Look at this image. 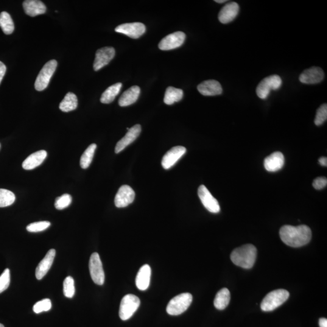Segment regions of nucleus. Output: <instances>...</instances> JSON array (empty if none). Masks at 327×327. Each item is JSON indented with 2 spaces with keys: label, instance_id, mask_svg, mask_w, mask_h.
Returning <instances> with one entry per match:
<instances>
[{
  "label": "nucleus",
  "instance_id": "obj_19",
  "mask_svg": "<svg viewBox=\"0 0 327 327\" xmlns=\"http://www.w3.org/2000/svg\"><path fill=\"white\" fill-rule=\"evenodd\" d=\"M198 91L204 96H216L222 93V88L220 84L216 80H206L200 84Z\"/></svg>",
  "mask_w": 327,
  "mask_h": 327
},
{
  "label": "nucleus",
  "instance_id": "obj_13",
  "mask_svg": "<svg viewBox=\"0 0 327 327\" xmlns=\"http://www.w3.org/2000/svg\"><path fill=\"white\" fill-rule=\"evenodd\" d=\"M145 26L141 23H125L119 25L115 29V32L122 33L128 37L139 38L145 32Z\"/></svg>",
  "mask_w": 327,
  "mask_h": 327
},
{
  "label": "nucleus",
  "instance_id": "obj_15",
  "mask_svg": "<svg viewBox=\"0 0 327 327\" xmlns=\"http://www.w3.org/2000/svg\"><path fill=\"white\" fill-rule=\"evenodd\" d=\"M324 72L323 70L318 67L305 70L300 76V82L307 85H315L320 83L324 80Z\"/></svg>",
  "mask_w": 327,
  "mask_h": 327
},
{
  "label": "nucleus",
  "instance_id": "obj_8",
  "mask_svg": "<svg viewBox=\"0 0 327 327\" xmlns=\"http://www.w3.org/2000/svg\"><path fill=\"white\" fill-rule=\"evenodd\" d=\"M89 270L92 280L95 283L102 286L105 283V274L99 253H94L92 254L89 261Z\"/></svg>",
  "mask_w": 327,
  "mask_h": 327
},
{
  "label": "nucleus",
  "instance_id": "obj_17",
  "mask_svg": "<svg viewBox=\"0 0 327 327\" xmlns=\"http://www.w3.org/2000/svg\"><path fill=\"white\" fill-rule=\"evenodd\" d=\"M141 132V127L139 124L134 125L128 130V132L123 138L118 142L115 147V153H119L125 149L128 145L136 140Z\"/></svg>",
  "mask_w": 327,
  "mask_h": 327
},
{
  "label": "nucleus",
  "instance_id": "obj_1",
  "mask_svg": "<svg viewBox=\"0 0 327 327\" xmlns=\"http://www.w3.org/2000/svg\"><path fill=\"white\" fill-rule=\"evenodd\" d=\"M281 239L292 247H300L308 244L312 239L311 229L306 225H284L279 231Z\"/></svg>",
  "mask_w": 327,
  "mask_h": 327
},
{
  "label": "nucleus",
  "instance_id": "obj_38",
  "mask_svg": "<svg viewBox=\"0 0 327 327\" xmlns=\"http://www.w3.org/2000/svg\"><path fill=\"white\" fill-rule=\"evenodd\" d=\"M327 185V179L326 177H319L314 181L313 186L317 190L325 188Z\"/></svg>",
  "mask_w": 327,
  "mask_h": 327
},
{
  "label": "nucleus",
  "instance_id": "obj_20",
  "mask_svg": "<svg viewBox=\"0 0 327 327\" xmlns=\"http://www.w3.org/2000/svg\"><path fill=\"white\" fill-rule=\"evenodd\" d=\"M55 254L56 251L54 249L50 250L43 259L41 260L40 264L36 268L35 276L38 280L43 279L49 272L53 262H54Z\"/></svg>",
  "mask_w": 327,
  "mask_h": 327
},
{
  "label": "nucleus",
  "instance_id": "obj_39",
  "mask_svg": "<svg viewBox=\"0 0 327 327\" xmlns=\"http://www.w3.org/2000/svg\"><path fill=\"white\" fill-rule=\"evenodd\" d=\"M6 72V67L5 64L0 61V84H1L2 78H3L4 75Z\"/></svg>",
  "mask_w": 327,
  "mask_h": 327
},
{
  "label": "nucleus",
  "instance_id": "obj_27",
  "mask_svg": "<svg viewBox=\"0 0 327 327\" xmlns=\"http://www.w3.org/2000/svg\"><path fill=\"white\" fill-rule=\"evenodd\" d=\"M183 91L181 89L169 87L165 93L164 102L167 105H172L180 102L183 99Z\"/></svg>",
  "mask_w": 327,
  "mask_h": 327
},
{
  "label": "nucleus",
  "instance_id": "obj_10",
  "mask_svg": "<svg viewBox=\"0 0 327 327\" xmlns=\"http://www.w3.org/2000/svg\"><path fill=\"white\" fill-rule=\"evenodd\" d=\"M186 34L183 32H176L164 37L159 43V48L162 50H170L180 47L186 40Z\"/></svg>",
  "mask_w": 327,
  "mask_h": 327
},
{
  "label": "nucleus",
  "instance_id": "obj_3",
  "mask_svg": "<svg viewBox=\"0 0 327 327\" xmlns=\"http://www.w3.org/2000/svg\"><path fill=\"white\" fill-rule=\"evenodd\" d=\"M290 296L288 291L279 289L268 293L262 300L261 308L264 312H272L283 304Z\"/></svg>",
  "mask_w": 327,
  "mask_h": 327
},
{
  "label": "nucleus",
  "instance_id": "obj_21",
  "mask_svg": "<svg viewBox=\"0 0 327 327\" xmlns=\"http://www.w3.org/2000/svg\"><path fill=\"white\" fill-rule=\"evenodd\" d=\"M47 153L46 150H42L32 153L25 159L22 166L25 170H30L36 168L43 163L47 157Z\"/></svg>",
  "mask_w": 327,
  "mask_h": 327
},
{
  "label": "nucleus",
  "instance_id": "obj_24",
  "mask_svg": "<svg viewBox=\"0 0 327 327\" xmlns=\"http://www.w3.org/2000/svg\"><path fill=\"white\" fill-rule=\"evenodd\" d=\"M140 88L138 86L131 87L122 94L119 100V105L121 107H126L135 103L138 99L140 94Z\"/></svg>",
  "mask_w": 327,
  "mask_h": 327
},
{
  "label": "nucleus",
  "instance_id": "obj_42",
  "mask_svg": "<svg viewBox=\"0 0 327 327\" xmlns=\"http://www.w3.org/2000/svg\"><path fill=\"white\" fill-rule=\"evenodd\" d=\"M215 2H218V3H223V2H227V0H216Z\"/></svg>",
  "mask_w": 327,
  "mask_h": 327
},
{
  "label": "nucleus",
  "instance_id": "obj_41",
  "mask_svg": "<svg viewBox=\"0 0 327 327\" xmlns=\"http://www.w3.org/2000/svg\"><path fill=\"white\" fill-rule=\"evenodd\" d=\"M319 163L321 166L324 167L327 166V158L326 157H321L319 159Z\"/></svg>",
  "mask_w": 327,
  "mask_h": 327
},
{
  "label": "nucleus",
  "instance_id": "obj_25",
  "mask_svg": "<svg viewBox=\"0 0 327 327\" xmlns=\"http://www.w3.org/2000/svg\"><path fill=\"white\" fill-rule=\"evenodd\" d=\"M230 301V293L226 288L219 291L214 300V306L218 310H224Z\"/></svg>",
  "mask_w": 327,
  "mask_h": 327
},
{
  "label": "nucleus",
  "instance_id": "obj_6",
  "mask_svg": "<svg viewBox=\"0 0 327 327\" xmlns=\"http://www.w3.org/2000/svg\"><path fill=\"white\" fill-rule=\"evenodd\" d=\"M140 306V300L136 296L128 294L122 299L120 304L119 316L122 321L132 317Z\"/></svg>",
  "mask_w": 327,
  "mask_h": 327
},
{
  "label": "nucleus",
  "instance_id": "obj_35",
  "mask_svg": "<svg viewBox=\"0 0 327 327\" xmlns=\"http://www.w3.org/2000/svg\"><path fill=\"white\" fill-rule=\"evenodd\" d=\"M327 105L324 104L318 109L317 115H316L315 123V124L320 126L324 124L327 121Z\"/></svg>",
  "mask_w": 327,
  "mask_h": 327
},
{
  "label": "nucleus",
  "instance_id": "obj_2",
  "mask_svg": "<svg viewBox=\"0 0 327 327\" xmlns=\"http://www.w3.org/2000/svg\"><path fill=\"white\" fill-rule=\"evenodd\" d=\"M256 256V248L252 244H246L232 251L230 258L237 266L249 269L255 263Z\"/></svg>",
  "mask_w": 327,
  "mask_h": 327
},
{
  "label": "nucleus",
  "instance_id": "obj_29",
  "mask_svg": "<svg viewBox=\"0 0 327 327\" xmlns=\"http://www.w3.org/2000/svg\"><path fill=\"white\" fill-rule=\"evenodd\" d=\"M0 27L6 35H10L14 31V24L9 13L2 12L0 13Z\"/></svg>",
  "mask_w": 327,
  "mask_h": 327
},
{
  "label": "nucleus",
  "instance_id": "obj_22",
  "mask_svg": "<svg viewBox=\"0 0 327 327\" xmlns=\"http://www.w3.org/2000/svg\"><path fill=\"white\" fill-rule=\"evenodd\" d=\"M23 5L25 13L32 17L45 13L46 12L45 4L38 0H26L24 1Z\"/></svg>",
  "mask_w": 327,
  "mask_h": 327
},
{
  "label": "nucleus",
  "instance_id": "obj_31",
  "mask_svg": "<svg viewBox=\"0 0 327 327\" xmlns=\"http://www.w3.org/2000/svg\"><path fill=\"white\" fill-rule=\"evenodd\" d=\"M15 201L13 193L6 189H0V208H5L13 205Z\"/></svg>",
  "mask_w": 327,
  "mask_h": 327
},
{
  "label": "nucleus",
  "instance_id": "obj_33",
  "mask_svg": "<svg viewBox=\"0 0 327 327\" xmlns=\"http://www.w3.org/2000/svg\"><path fill=\"white\" fill-rule=\"evenodd\" d=\"M51 308V301L49 299H44V300L36 303L33 306V310L35 314H38L42 312L49 311Z\"/></svg>",
  "mask_w": 327,
  "mask_h": 327
},
{
  "label": "nucleus",
  "instance_id": "obj_26",
  "mask_svg": "<svg viewBox=\"0 0 327 327\" xmlns=\"http://www.w3.org/2000/svg\"><path fill=\"white\" fill-rule=\"evenodd\" d=\"M122 88V84L118 83L109 87L102 94L101 102L103 104H110L119 94Z\"/></svg>",
  "mask_w": 327,
  "mask_h": 327
},
{
  "label": "nucleus",
  "instance_id": "obj_36",
  "mask_svg": "<svg viewBox=\"0 0 327 327\" xmlns=\"http://www.w3.org/2000/svg\"><path fill=\"white\" fill-rule=\"evenodd\" d=\"M50 222L49 221H40L30 223L27 226L28 231L36 233V232L43 231L50 227Z\"/></svg>",
  "mask_w": 327,
  "mask_h": 327
},
{
  "label": "nucleus",
  "instance_id": "obj_16",
  "mask_svg": "<svg viewBox=\"0 0 327 327\" xmlns=\"http://www.w3.org/2000/svg\"><path fill=\"white\" fill-rule=\"evenodd\" d=\"M239 5L236 2H228L220 10L218 18L220 23L227 24L236 18L238 15Z\"/></svg>",
  "mask_w": 327,
  "mask_h": 327
},
{
  "label": "nucleus",
  "instance_id": "obj_23",
  "mask_svg": "<svg viewBox=\"0 0 327 327\" xmlns=\"http://www.w3.org/2000/svg\"><path fill=\"white\" fill-rule=\"evenodd\" d=\"M151 277V268L145 264L139 270L136 278V286L139 290H146L149 287Z\"/></svg>",
  "mask_w": 327,
  "mask_h": 327
},
{
  "label": "nucleus",
  "instance_id": "obj_9",
  "mask_svg": "<svg viewBox=\"0 0 327 327\" xmlns=\"http://www.w3.org/2000/svg\"><path fill=\"white\" fill-rule=\"evenodd\" d=\"M198 194L201 203L209 212L213 214L219 213L220 210L219 203L205 186H200L198 188Z\"/></svg>",
  "mask_w": 327,
  "mask_h": 327
},
{
  "label": "nucleus",
  "instance_id": "obj_30",
  "mask_svg": "<svg viewBox=\"0 0 327 327\" xmlns=\"http://www.w3.org/2000/svg\"><path fill=\"white\" fill-rule=\"evenodd\" d=\"M96 149L97 145L96 144H92L89 145L88 149L84 152L80 159V166L82 169H86L90 166L92 161L93 160Z\"/></svg>",
  "mask_w": 327,
  "mask_h": 327
},
{
  "label": "nucleus",
  "instance_id": "obj_11",
  "mask_svg": "<svg viewBox=\"0 0 327 327\" xmlns=\"http://www.w3.org/2000/svg\"><path fill=\"white\" fill-rule=\"evenodd\" d=\"M135 198V193L130 186H122L114 198V205L118 208H126L133 202Z\"/></svg>",
  "mask_w": 327,
  "mask_h": 327
},
{
  "label": "nucleus",
  "instance_id": "obj_4",
  "mask_svg": "<svg viewBox=\"0 0 327 327\" xmlns=\"http://www.w3.org/2000/svg\"><path fill=\"white\" fill-rule=\"evenodd\" d=\"M193 296L191 293H184L175 296L167 305V314L172 316L183 314L191 306Z\"/></svg>",
  "mask_w": 327,
  "mask_h": 327
},
{
  "label": "nucleus",
  "instance_id": "obj_28",
  "mask_svg": "<svg viewBox=\"0 0 327 327\" xmlns=\"http://www.w3.org/2000/svg\"><path fill=\"white\" fill-rule=\"evenodd\" d=\"M78 106V99L76 95L69 92L64 97L62 102L60 104V109L64 112H69L75 110Z\"/></svg>",
  "mask_w": 327,
  "mask_h": 327
},
{
  "label": "nucleus",
  "instance_id": "obj_18",
  "mask_svg": "<svg viewBox=\"0 0 327 327\" xmlns=\"http://www.w3.org/2000/svg\"><path fill=\"white\" fill-rule=\"evenodd\" d=\"M285 164L284 156L281 152H276L265 158L264 166L269 172H276L282 169Z\"/></svg>",
  "mask_w": 327,
  "mask_h": 327
},
{
  "label": "nucleus",
  "instance_id": "obj_5",
  "mask_svg": "<svg viewBox=\"0 0 327 327\" xmlns=\"http://www.w3.org/2000/svg\"><path fill=\"white\" fill-rule=\"evenodd\" d=\"M282 84L281 78L278 75H270L265 78L256 88V94L260 99L265 100L269 96L272 91L278 90Z\"/></svg>",
  "mask_w": 327,
  "mask_h": 327
},
{
  "label": "nucleus",
  "instance_id": "obj_7",
  "mask_svg": "<svg viewBox=\"0 0 327 327\" xmlns=\"http://www.w3.org/2000/svg\"><path fill=\"white\" fill-rule=\"evenodd\" d=\"M57 67V62L55 60L48 61L43 66L35 81V88L36 91H43L47 88Z\"/></svg>",
  "mask_w": 327,
  "mask_h": 327
},
{
  "label": "nucleus",
  "instance_id": "obj_43",
  "mask_svg": "<svg viewBox=\"0 0 327 327\" xmlns=\"http://www.w3.org/2000/svg\"><path fill=\"white\" fill-rule=\"evenodd\" d=\"M0 327H4L3 325H2V324H0Z\"/></svg>",
  "mask_w": 327,
  "mask_h": 327
},
{
  "label": "nucleus",
  "instance_id": "obj_12",
  "mask_svg": "<svg viewBox=\"0 0 327 327\" xmlns=\"http://www.w3.org/2000/svg\"><path fill=\"white\" fill-rule=\"evenodd\" d=\"M115 55V50L111 47H105L97 50L94 63L95 71H99L110 62Z\"/></svg>",
  "mask_w": 327,
  "mask_h": 327
},
{
  "label": "nucleus",
  "instance_id": "obj_34",
  "mask_svg": "<svg viewBox=\"0 0 327 327\" xmlns=\"http://www.w3.org/2000/svg\"><path fill=\"white\" fill-rule=\"evenodd\" d=\"M72 203V197L69 194H64L58 197L55 200V207L57 210H63L68 208Z\"/></svg>",
  "mask_w": 327,
  "mask_h": 327
},
{
  "label": "nucleus",
  "instance_id": "obj_40",
  "mask_svg": "<svg viewBox=\"0 0 327 327\" xmlns=\"http://www.w3.org/2000/svg\"><path fill=\"white\" fill-rule=\"evenodd\" d=\"M320 327H327V320L326 318H321L319 321Z\"/></svg>",
  "mask_w": 327,
  "mask_h": 327
},
{
  "label": "nucleus",
  "instance_id": "obj_37",
  "mask_svg": "<svg viewBox=\"0 0 327 327\" xmlns=\"http://www.w3.org/2000/svg\"><path fill=\"white\" fill-rule=\"evenodd\" d=\"M10 282V270L6 268L0 276V293L9 287Z\"/></svg>",
  "mask_w": 327,
  "mask_h": 327
},
{
  "label": "nucleus",
  "instance_id": "obj_14",
  "mask_svg": "<svg viewBox=\"0 0 327 327\" xmlns=\"http://www.w3.org/2000/svg\"><path fill=\"white\" fill-rule=\"evenodd\" d=\"M186 149L183 146H176L172 148L162 159L161 164L163 168L168 170L180 160L182 156L185 155Z\"/></svg>",
  "mask_w": 327,
  "mask_h": 327
},
{
  "label": "nucleus",
  "instance_id": "obj_32",
  "mask_svg": "<svg viewBox=\"0 0 327 327\" xmlns=\"http://www.w3.org/2000/svg\"><path fill=\"white\" fill-rule=\"evenodd\" d=\"M75 283L74 279L68 276L64 279L63 283V292L66 298H72L75 295Z\"/></svg>",
  "mask_w": 327,
  "mask_h": 327
}]
</instances>
